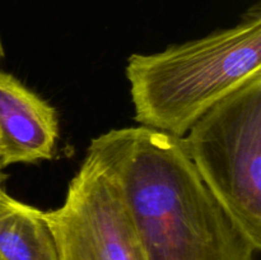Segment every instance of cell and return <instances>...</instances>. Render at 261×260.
Returning <instances> with one entry per match:
<instances>
[{"label":"cell","mask_w":261,"mask_h":260,"mask_svg":"<svg viewBox=\"0 0 261 260\" xmlns=\"http://www.w3.org/2000/svg\"><path fill=\"white\" fill-rule=\"evenodd\" d=\"M111 163L147 260H255L201 180L181 138L145 126L92 139Z\"/></svg>","instance_id":"obj_1"},{"label":"cell","mask_w":261,"mask_h":260,"mask_svg":"<svg viewBox=\"0 0 261 260\" xmlns=\"http://www.w3.org/2000/svg\"><path fill=\"white\" fill-rule=\"evenodd\" d=\"M59 138L56 110L0 70V166L50 160Z\"/></svg>","instance_id":"obj_5"},{"label":"cell","mask_w":261,"mask_h":260,"mask_svg":"<svg viewBox=\"0 0 261 260\" xmlns=\"http://www.w3.org/2000/svg\"><path fill=\"white\" fill-rule=\"evenodd\" d=\"M201 180L261 249V71L206 111L181 138Z\"/></svg>","instance_id":"obj_3"},{"label":"cell","mask_w":261,"mask_h":260,"mask_svg":"<svg viewBox=\"0 0 261 260\" xmlns=\"http://www.w3.org/2000/svg\"><path fill=\"white\" fill-rule=\"evenodd\" d=\"M5 177H7V176L4 175V173H3V168H2V166H0V198H2V196H4L5 194V191H4V189H3V181L5 180Z\"/></svg>","instance_id":"obj_7"},{"label":"cell","mask_w":261,"mask_h":260,"mask_svg":"<svg viewBox=\"0 0 261 260\" xmlns=\"http://www.w3.org/2000/svg\"><path fill=\"white\" fill-rule=\"evenodd\" d=\"M260 71L259 5L231 28L161 53L133 54L125 68L135 121L176 138Z\"/></svg>","instance_id":"obj_2"},{"label":"cell","mask_w":261,"mask_h":260,"mask_svg":"<svg viewBox=\"0 0 261 260\" xmlns=\"http://www.w3.org/2000/svg\"><path fill=\"white\" fill-rule=\"evenodd\" d=\"M43 217L59 260H147L114 168L93 143L64 203Z\"/></svg>","instance_id":"obj_4"},{"label":"cell","mask_w":261,"mask_h":260,"mask_svg":"<svg viewBox=\"0 0 261 260\" xmlns=\"http://www.w3.org/2000/svg\"><path fill=\"white\" fill-rule=\"evenodd\" d=\"M0 256L3 260H59L43 212L8 194L0 198Z\"/></svg>","instance_id":"obj_6"},{"label":"cell","mask_w":261,"mask_h":260,"mask_svg":"<svg viewBox=\"0 0 261 260\" xmlns=\"http://www.w3.org/2000/svg\"><path fill=\"white\" fill-rule=\"evenodd\" d=\"M0 260H3V257H2V256H0Z\"/></svg>","instance_id":"obj_8"}]
</instances>
